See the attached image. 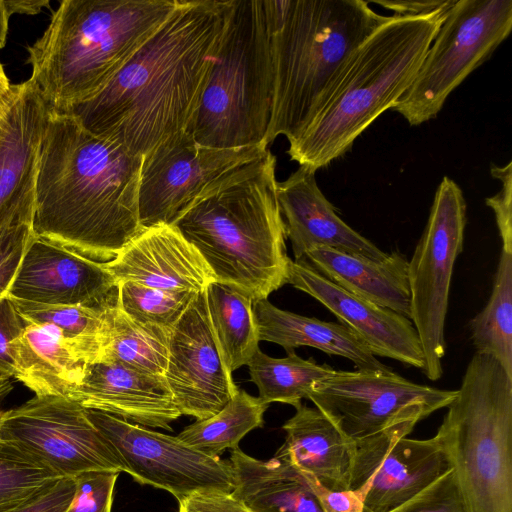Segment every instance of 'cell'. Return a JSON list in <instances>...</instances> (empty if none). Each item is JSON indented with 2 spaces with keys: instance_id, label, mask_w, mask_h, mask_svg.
Returning a JSON list of instances; mask_svg holds the SVG:
<instances>
[{
  "instance_id": "f35d334b",
  "label": "cell",
  "mask_w": 512,
  "mask_h": 512,
  "mask_svg": "<svg viewBox=\"0 0 512 512\" xmlns=\"http://www.w3.org/2000/svg\"><path fill=\"white\" fill-rule=\"evenodd\" d=\"M491 175L501 182L499 192L486 198L496 219L499 235L502 241V250L512 252V163L505 166H492Z\"/></svg>"
},
{
  "instance_id": "7bdbcfd3",
  "label": "cell",
  "mask_w": 512,
  "mask_h": 512,
  "mask_svg": "<svg viewBox=\"0 0 512 512\" xmlns=\"http://www.w3.org/2000/svg\"><path fill=\"white\" fill-rule=\"evenodd\" d=\"M302 472V471H301ZM323 512H364L363 499L350 489L330 490L313 476L304 473Z\"/></svg>"
},
{
  "instance_id": "d590c367",
  "label": "cell",
  "mask_w": 512,
  "mask_h": 512,
  "mask_svg": "<svg viewBox=\"0 0 512 512\" xmlns=\"http://www.w3.org/2000/svg\"><path fill=\"white\" fill-rule=\"evenodd\" d=\"M389 512H467L453 470Z\"/></svg>"
},
{
  "instance_id": "8d00e7d4",
  "label": "cell",
  "mask_w": 512,
  "mask_h": 512,
  "mask_svg": "<svg viewBox=\"0 0 512 512\" xmlns=\"http://www.w3.org/2000/svg\"><path fill=\"white\" fill-rule=\"evenodd\" d=\"M118 475L97 471L77 476L75 496L66 512H111Z\"/></svg>"
},
{
  "instance_id": "9c48e42d",
  "label": "cell",
  "mask_w": 512,
  "mask_h": 512,
  "mask_svg": "<svg viewBox=\"0 0 512 512\" xmlns=\"http://www.w3.org/2000/svg\"><path fill=\"white\" fill-rule=\"evenodd\" d=\"M511 29V0H455L393 109L412 126L434 119L452 91L490 58Z\"/></svg>"
},
{
  "instance_id": "277c9868",
  "label": "cell",
  "mask_w": 512,
  "mask_h": 512,
  "mask_svg": "<svg viewBox=\"0 0 512 512\" xmlns=\"http://www.w3.org/2000/svg\"><path fill=\"white\" fill-rule=\"evenodd\" d=\"M451 6L421 15L394 14L373 30L306 124L288 140L291 160L315 172L326 167L383 112L394 108L414 81Z\"/></svg>"
},
{
  "instance_id": "4fadbf2b",
  "label": "cell",
  "mask_w": 512,
  "mask_h": 512,
  "mask_svg": "<svg viewBox=\"0 0 512 512\" xmlns=\"http://www.w3.org/2000/svg\"><path fill=\"white\" fill-rule=\"evenodd\" d=\"M90 421L121 461L124 472L142 485L171 493L178 501L195 492H232L229 461L208 456L171 436L116 416L86 409Z\"/></svg>"
},
{
  "instance_id": "e0dca14e",
  "label": "cell",
  "mask_w": 512,
  "mask_h": 512,
  "mask_svg": "<svg viewBox=\"0 0 512 512\" xmlns=\"http://www.w3.org/2000/svg\"><path fill=\"white\" fill-rule=\"evenodd\" d=\"M48 113L31 79L12 85L0 118V229L32 225L37 162Z\"/></svg>"
},
{
  "instance_id": "52a82bcc",
  "label": "cell",
  "mask_w": 512,
  "mask_h": 512,
  "mask_svg": "<svg viewBox=\"0 0 512 512\" xmlns=\"http://www.w3.org/2000/svg\"><path fill=\"white\" fill-rule=\"evenodd\" d=\"M437 435L467 512H512V377L476 353Z\"/></svg>"
},
{
  "instance_id": "ffe728a7",
  "label": "cell",
  "mask_w": 512,
  "mask_h": 512,
  "mask_svg": "<svg viewBox=\"0 0 512 512\" xmlns=\"http://www.w3.org/2000/svg\"><path fill=\"white\" fill-rule=\"evenodd\" d=\"M315 171L299 166L287 179L278 182L277 198L285 217L286 236L295 261L308 251L326 247L350 256L383 261L388 253L347 225L320 190Z\"/></svg>"
},
{
  "instance_id": "5b68a950",
  "label": "cell",
  "mask_w": 512,
  "mask_h": 512,
  "mask_svg": "<svg viewBox=\"0 0 512 512\" xmlns=\"http://www.w3.org/2000/svg\"><path fill=\"white\" fill-rule=\"evenodd\" d=\"M178 0H63L26 63L51 111L96 96L163 23Z\"/></svg>"
},
{
  "instance_id": "7a4b0ae2",
  "label": "cell",
  "mask_w": 512,
  "mask_h": 512,
  "mask_svg": "<svg viewBox=\"0 0 512 512\" xmlns=\"http://www.w3.org/2000/svg\"><path fill=\"white\" fill-rule=\"evenodd\" d=\"M142 155L85 130L70 113L49 109L35 180L36 237L88 259H114L143 229Z\"/></svg>"
},
{
  "instance_id": "d4e9b609",
  "label": "cell",
  "mask_w": 512,
  "mask_h": 512,
  "mask_svg": "<svg viewBox=\"0 0 512 512\" xmlns=\"http://www.w3.org/2000/svg\"><path fill=\"white\" fill-rule=\"evenodd\" d=\"M260 341L276 343L287 354L308 346L329 355L347 358L359 370H390L346 325L282 310L267 299L253 301Z\"/></svg>"
},
{
  "instance_id": "bcb514c9",
  "label": "cell",
  "mask_w": 512,
  "mask_h": 512,
  "mask_svg": "<svg viewBox=\"0 0 512 512\" xmlns=\"http://www.w3.org/2000/svg\"><path fill=\"white\" fill-rule=\"evenodd\" d=\"M11 15L7 1L0 0V49L6 44Z\"/></svg>"
},
{
  "instance_id": "83f0119b",
  "label": "cell",
  "mask_w": 512,
  "mask_h": 512,
  "mask_svg": "<svg viewBox=\"0 0 512 512\" xmlns=\"http://www.w3.org/2000/svg\"><path fill=\"white\" fill-rule=\"evenodd\" d=\"M210 323L227 368L233 372L247 365L259 349L253 299L241 290L217 281L206 289Z\"/></svg>"
},
{
  "instance_id": "8fae6325",
  "label": "cell",
  "mask_w": 512,
  "mask_h": 512,
  "mask_svg": "<svg viewBox=\"0 0 512 512\" xmlns=\"http://www.w3.org/2000/svg\"><path fill=\"white\" fill-rule=\"evenodd\" d=\"M456 390H444L385 371L335 370L309 392V399L350 441L405 422L425 419L447 407Z\"/></svg>"
},
{
  "instance_id": "30bf717a",
  "label": "cell",
  "mask_w": 512,
  "mask_h": 512,
  "mask_svg": "<svg viewBox=\"0 0 512 512\" xmlns=\"http://www.w3.org/2000/svg\"><path fill=\"white\" fill-rule=\"evenodd\" d=\"M466 201L458 184L444 176L426 226L408 261L411 318L424 354L425 376L442 377L445 321L454 264L463 250Z\"/></svg>"
},
{
  "instance_id": "ee69618b",
  "label": "cell",
  "mask_w": 512,
  "mask_h": 512,
  "mask_svg": "<svg viewBox=\"0 0 512 512\" xmlns=\"http://www.w3.org/2000/svg\"><path fill=\"white\" fill-rule=\"evenodd\" d=\"M455 0H416V1H372V3L393 10L396 15H421L451 6Z\"/></svg>"
},
{
  "instance_id": "2e32d148",
  "label": "cell",
  "mask_w": 512,
  "mask_h": 512,
  "mask_svg": "<svg viewBox=\"0 0 512 512\" xmlns=\"http://www.w3.org/2000/svg\"><path fill=\"white\" fill-rule=\"evenodd\" d=\"M164 378L180 413L197 420L216 414L239 390L216 343L205 290L170 329Z\"/></svg>"
},
{
  "instance_id": "ba28073f",
  "label": "cell",
  "mask_w": 512,
  "mask_h": 512,
  "mask_svg": "<svg viewBox=\"0 0 512 512\" xmlns=\"http://www.w3.org/2000/svg\"><path fill=\"white\" fill-rule=\"evenodd\" d=\"M272 99L270 36L263 0H231L215 61L187 131L209 147L267 146Z\"/></svg>"
},
{
  "instance_id": "44dd1931",
  "label": "cell",
  "mask_w": 512,
  "mask_h": 512,
  "mask_svg": "<svg viewBox=\"0 0 512 512\" xmlns=\"http://www.w3.org/2000/svg\"><path fill=\"white\" fill-rule=\"evenodd\" d=\"M103 265L116 283L133 281L168 292L198 293L216 281L196 248L172 224L143 228Z\"/></svg>"
},
{
  "instance_id": "4316f807",
  "label": "cell",
  "mask_w": 512,
  "mask_h": 512,
  "mask_svg": "<svg viewBox=\"0 0 512 512\" xmlns=\"http://www.w3.org/2000/svg\"><path fill=\"white\" fill-rule=\"evenodd\" d=\"M15 379L38 396L71 399L88 361L49 325L28 323L13 343Z\"/></svg>"
},
{
  "instance_id": "4dcf8cb0",
  "label": "cell",
  "mask_w": 512,
  "mask_h": 512,
  "mask_svg": "<svg viewBox=\"0 0 512 512\" xmlns=\"http://www.w3.org/2000/svg\"><path fill=\"white\" fill-rule=\"evenodd\" d=\"M247 366L263 402H280L293 407L301 404L303 398L307 399L312 388L335 371L327 364H318L313 358L303 359L295 352L284 358H273L260 348Z\"/></svg>"
},
{
  "instance_id": "d6a6232c",
  "label": "cell",
  "mask_w": 512,
  "mask_h": 512,
  "mask_svg": "<svg viewBox=\"0 0 512 512\" xmlns=\"http://www.w3.org/2000/svg\"><path fill=\"white\" fill-rule=\"evenodd\" d=\"M169 333L170 329L134 321L115 303L111 311L108 340L100 360L116 362L143 373L164 376L168 361Z\"/></svg>"
},
{
  "instance_id": "b9f144b4",
  "label": "cell",
  "mask_w": 512,
  "mask_h": 512,
  "mask_svg": "<svg viewBox=\"0 0 512 512\" xmlns=\"http://www.w3.org/2000/svg\"><path fill=\"white\" fill-rule=\"evenodd\" d=\"M76 478L63 477L15 512H66L76 492Z\"/></svg>"
},
{
  "instance_id": "7c38bea8",
  "label": "cell",
  "mask_w": 512,
  "mask_h": 512,
  "mask_svg": "<svg viewBox=\"0 0 512 512\" xmlns=\"http://www.w3.org/2000/svg\"><path fill=\"white\" fill-rule=\"evenodd\" d=\"M0 439L61 477L124 472L113 449L74 400L35 395L4 412Z\"/></svg>"
},
{
  "instance_id": "681fc988",
  "label": "cell",
  "mask_w": 512,
  "mask_h": 512,
  "mask_svg": "<svg viewBox=\"0 0 512 512\" xmlns=\"http://www.w3.org/2000/svg\"><path fill=\"white\" fill-rule=\"evenodd\" d=\"M9 95L6 98L0 99V118H1V115H2V113L4 111V108L6 106V103H7Z\"/></svg>"
},
{
  "instance_id": "f546056e",
  "label": "cell",
  "mask_w": 512,
  "mask_h": 512,
  "mask_svg": "<svg viewBox=\"0 0 512 512\" xmlns=\"http://www.w3.org/2000/svg\"><path fill=\"white\" fill-rule=\"evenodd\" d=\"M469 326L476 353L495 359L512 377V252L501 250L489 300Z\"/></svg>"
},
{
  "instance_id": "5bb4252c",
  "label": "cell",
  "mask_w": 512,
  "mask_h": 512,
  "mask_svg": "<svg viewBox=\"0 0 512 512\" xmlns=\"http://www.w3.org/2000/svg\"><path fill=\"white\" fill-rule=\"evenodd\" d=\"M405 422L354 442L348 489L364 512H389L453 469L441 438L411 439Z\"/></svg>"
},
{
  "instance_id": "e575fe53",
  "label": "cell",
  "mask_w": 512,
  "mask_h": 512,
  "mask_svg": "<svg viewBox=\"0 0 512 512\" xmlns=\"http://www.w3.org/2000/svg\"><path fill=\"white\" fill-rule=\"evenodd\" d=\"M194 292H168L133 281L117 283V305L136 322L171 329L185 312Z\"/></svg>"
},
{
  "instance_id": "74e56055",
  "label": "cell",
  "mask_w": 512,
  "mask_h": 512,
  "mask_svg": "<svg viewBox=\"0 0 512 512\" xmlns=\"http://www.w3.org/2000/svg\"><path fill=\"white\" fill-rule=\"evenodd\" d=\"M34 236L32 225L27 223L0 229V299L8 295Z\"/></svg>"
},
{
  "instance_id": "836d02e7",
  "label": "cell",
  "mask_w": 512,
  "mask_h": 512,
  "mask_svg": "<svg viewBox=\"0 0 512 512\" xmlns=\"http://www.w3.org/2000/svg\"><path fill=\"white\" fill-rule=\"evenodd\" d=\"M0 410V423L4 415ZM63 477L0 439V512H15Z\"/></svg>"
},
{
  "instance_id": "1f68e13d",
  "label": "cell",
  "mask_w": 512,
  "mask_h": 512,
  "mask_svg": "<svg viewBox=\"0 0 512 512\" xmlns=\"http://www.w3.org/2000/svg\"><path fill=\"white\" fill-rule=\"evenodd\" d=\"M268 406L259 397L239 389L220 411L185 427L177 437L208 456L219 457L226 449L238 448L248 432L263 426Z\"/></svg>"
},
{
  "instance_id": "484cf974",
  "label": "cell",
  "mask_w": 512,
  "mask_h": 512,
  "mask_svg": "<svg viewBox=\"0 0 512 512\" xmlns=\"http://www.w3.org/2000/svg\"><path fill=\"white\" fill-rule=\"evenodd\" d=\"M229 462L231 493L250 512H323L303 472L285 458L258 460L236 448Z\"/></svg>"
},
{
  "instance_id": "d6986e66",
  "label": "cell",
  "mask_w": 512,
  "mask_h": 512,
  "mask_svg": "<svg viewBox=\"0 0 512 512\" xmlns=\"http://www.w3.org/2000/svg\"><path fill=\"white\" fill-rule=\"evenodd\" d=\"M116 291L103 263L34 236L7 296L44 305H94Z\"/></svg>"
},
{
  "instance_id": "ab89813d",
  "label": "cell",
  "mask_w": 512,
  "mask_h": 512,
  "mask_svg": "<svg viewBox=\"0 0 512 512\" xmlns=\"http://www.w3.org/2000/svg\"><path fill=\"white\" fill-rule=\"evenodd\" d=\"M26 324L10 297L0 299V374L15 377L13 343L22 334Z\"/></svg>"
},
{
  "instance_id": "3957f363",
  "label": "cell",
  "mask_w": 512,
  "mask_h": 512,
  "mask_svg": "<svg viewBox=\"0 0 512 512\" xmlns=\"http://www.w3.org/2000/svg\"><path fill=\"white\" fill-rule=\"evenodd\" d=\"M268 149L210 182L172 225L202 256L217 282L253 301L287 284L291 259Z\"/></svg>"
},
{
  "instance_id": "9a60e30c",
  "label": "cell",
  "mask_w": 512,
  "mask_h": 512,
  "mask_svg": "<svg viewBox=\"0 0 512 512\" xmlns=\"http://www.w3.org/2000/svg\"><path fill=\"white\" fill-rule=\"evenodd\" d=\"M267 150L265 145L204 146L187 130L167 137L142 157L138 199L141 226L172 224L210 182Z\"/></svg>"
},
{
  "instance_id": "ac0fdd59",
  "label": "cell",
  "mask_w": 512,
  "mask_h": 512,
  "mask_svg": "<svg viewBox=\"0 0 512 512\" xmlns=\"http://www.w3.org/2000/svg\"><path fill=\"white\" fill-rule=\"evenodd\" d=\"M287 284L324 305L362 340L374 356L424 369L422 346L410 319L346 291L317 272L306 260H291Z\"/></svg>"
},
{
  "instance_id": "8992f818",
  "label": "cell",
  "mask_w": 512,
  "mask_h": 512,
  "mask_svg": "<svg viewBox=\"0 0 512 512\" xmlns=\"http://www.w3.org/2000/svg\"><path fill=\"white\" fill-rule=\"evenodd\" d=\"M273 99L265 137L291 139L309 120L350 56L386 21L364 0H263Z\"/></svg>"
},
{
  "instance_id": "60d3db41",
  "label": "cell",
  "mask_w": 512,
  "mask_h": 512,
  "mask_svg": "<svg viewBox=\"0 0 512 512\" xmlns=\"http://www.w3.org/2000/svg\"><path fill=\"white\" fill-rule=\"evenodd\" d=\"M178 512H250L231 492L199 491L178 501Z\"/></svg>"
},
{
  "instance_id": "603a6c76",
  "label": "cell",
  "mask_w": 512,
  "mask_h": 512,
  "mask_svg": "<svg viewBox=\"0 0 512 512\" xmlns=\"http://www.w3.org/2000/svg\"><path fill=\"white\" fill-rule=\"evenodd\" d=\"M295 414L282 426L285 441L275 453L330 490H346L354 442L316 407H295Z\"/></svg>"
},
{
  "instance_id": "cb8c5ba5",
  "label": "cell",
  "mask_w": 512,
  "mask_h": 512,
  "mask_svg": "<svg viewBox=\"0 0 512 512\" xmlns=\"http://www.w3.org/2000/svg\"><path fill=\"white\" fill-rule=\"evenodd\" d=\"M304 260L346 291L411 318L408 260L400 252L378 262L317 247Z\"/></svg>"
},
{
  "instance_id": "c3c4849f",
  "label": "cell",
  "mask_w": 512,
  "mask_h": 512,
  "mask_svg": "<svg viewBox=\"0 0 512 512\" xmlns=\"http://www.w3.org/2000/svg\"><path fill=\"white\" fill-rule=\"evenodd\" d=\"M13 390V382L10 377L0 374V404Z\"/></svg>"
},
{
  "instance_id": "f6af8a7d",
  "label": "cell",
  "mask_w": 512,
  "mask_h": 512,
  "mask_svg": "<svg viewBox=\"0 0 512 512\" xmlns=\"http://www.w3.org/2000/svg\"><path fill=\"white\" fill-rule=\"evenodd\" d=\"M50 1L48 0H9L7 5L12 14H27L34 15L39 13L44 7L49 6Z\"/></svg>"
},
{
  "instance_id": "6da1fadb",
  "label": "cell",
  "mask_w": 512,
  "mask_h": 512,
  "mask_svg": "<svg viewBox=\"0 0 512 512\" xmlns=\"http://www.w3.org/2000/svg\"><path fill=\"white\" fill-rule=\"evenodd\" d=\"M231 0H178L110 82L66 113L88 132L144 155L188 130L215 61Z\"/></svg>"
},
{
  "instance_id": "f1b7e54d",
  "label": "cell",
  "mask_w": 512,
  "mask_h": 512,
  "mask_svg": "<svg viewBox=\"0 0 512 512\" xmlns=\"http://www.w3.org/2000/svg\"><path fill=\"white\" fill-rule=\"evenodd\" d=\"M116 299L117 291L94 305H44L11 298L26 322L54 327L88 363L100 360L103 354Z\"/></svg>"
},
{
  "instance_id": "7402d4cb",
  "label": "cell",
  "mask_w": 512,
  "mask_h": 512,
  "mask_svg": "<svg viewBox=\"0 0 512 512\" xmlns=\"http://www.w3.org/2000/svg\"><path fill=\"white\" fill-rule=\"evenodd\" d=\"M71 400L143 427L171 431L182 414L164 376L143 373L116 362L88 363Z\"/></svg>"
},
{
  "instance_id": "7dc6e473",
  "label": "cell",
  "mask_w": 512,
  "mask_h": 512,
  "mask_svg": "<svg viewBox=\"0 0 512 512\" xmlns=\"http://www.w3.org/2000/svg\"><path fill=\"white\" fill-rule=\"evenodd\" d=\"M12 85L0 62V99L6 98L11 92Z\"/></svg>"
}]
</instances>
